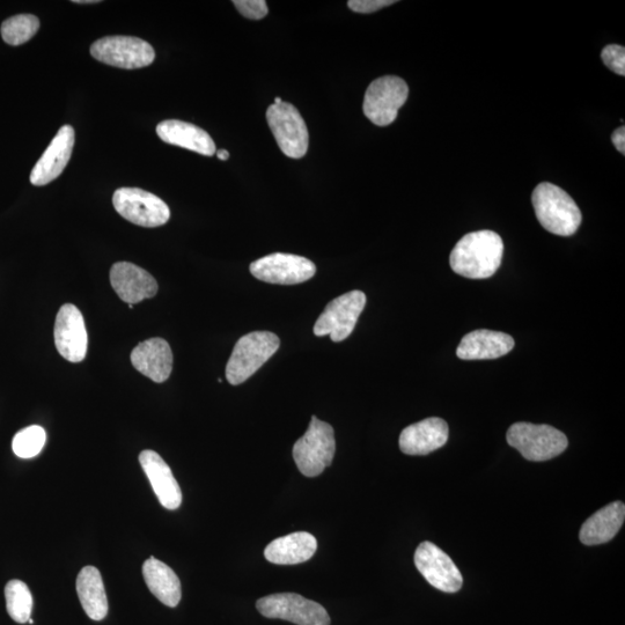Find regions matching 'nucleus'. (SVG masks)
<instances>
[{
  "label": "nucleus",
  "instance_id": "1",
  "mask_svg": "<svg viewBox=\"0 0 625 625\" xmlns=\"http://www.w3.org/2000/svg\"><path fill=\"white\" fill-rule=\"evenodd\" d=\"M504 242L494 231L465 235L452 250L451 268L462 277L485 279L494 276L502 264Z\"/></svg>",
  "mask_w": 625,
  "mask_h": 625
},
{
  "label": "nucleus",
  "instance_id": "2",
  "mask_svg": "<svg viewBox=\"0 0 625 625\" xmlns=\"http://www.w3.org/2000/svg\"><path fill=\"white\" fill-rule=\"evenodd\" d=\"M536 218L544 230L571 237L582 224V212L572 197L553 183L543 182L535 188L532 196Z\"/></svg>",
  "mask_w": 625,
  "mask_h": 625
},
{
  "label": "nucleus",
  "instance_id": "3",
  "mask_svg": "<svg viewBox=\"0 0 625 625\" xmlns=\"http://www.w3.org/2000/svg\"><path fill=\"white\" fill-rule=\"evenodd\" d=\"M281 341L270 332H254L242 336L235 344L226 366V379L233 386L244 384L276 354Z\"/></svg>",
  "mask_w": 625,
  "mask_h": 625
},
{
  "label": "nucleus",
  "instance_id": "4",
  "mask_svg": "<svg viewBox=\"0 0 625 625\" xmlns=\"http://www.w3.org/2000/svg\"><path fill=\"white\" fill-rule=\"evenodd\" d=\"M335 451L336 441L332 425L313 416L310 428L293 446V459L301 474L316 477L332 465Z\"/></svg>",
  "mask_w": 625,
  "mask_h": 625
},
{
  "label": "nucleus",
  "instance_id": "5",
  "mask_svg": "<svg viewBox=\"0 0 625 625\" xmlns=\"http://www.w3.org/2000/svg\"><path fill=\"white\" fill-rule=\"evenodd\" d=\"M506 439L522 457L535 462L554 459L569 445L564 433L553 426L525 422L513 424L507 431Z\"/></svg>",
  "mask_w": 625,
  "mask_h": 625
},
{
  "label": "nucleus",
  "instance_id": "6",
  "mask_svg": "<svg viewBox=\"0 0 625 625\" xmlns=\"http://www.w3.org/2000/svg\"><path fill=\"white\" fill-rule=\"evenodd\" d=\"M91 55L115 68L135 70L151 65L156 51L150 43L134 36H107L92 44Z\"/></svg>",
  "mask_w": 625,
  "mask_h": 625
},
{
  "label": "nucleus",
  "instance_id": "7",
  "mask_svg": "<svg viewBox=\"0 0 625 625\" xmlns=\"http://www.w3.org/2000/svg\"><path fill=\"white\" fill-rule=\"evenodd\" d=\"M256 608L267 619L284 620L298 625H330L327 610L318 602L299 594L268 595L257 600Z\"/></svg>",
  "mask_w": 625,
  "mask_h": 625
},
{
  "label": "nucleus",
  "instance_id": "8",
  "mask_svg": "<svg viewBox=\"0 0 625 625\" xmlns=\"http://www.w3.org/2000/svg\"><path fill=\"white\" fill-rule=\"evenodd\" d=\"M408 95V85L399 77L375 79L365 93L364 114L378 127H387L396 120L399 110L408 100Z\"/></svg>",
  "mask_w": 625,
  "mask_h": 625
},
{
  "label": "nucleus",
  "instance_id": "9",
  "mask_svg": "<svg viewBox=\"0 0 625 625\" xmlns=\"http://www.w3.org/2000/svg\"><path fill=\"white\" fill-rule=\"evenodd\" d=\"M267 121L279 149L286 157L300 159L306 156L310 136L296 107L284 101L271 105L267 110Z\"/></svg>",
  "mask_w": 625,
  "mask_h": 625
},
{
  "label": "nucleus",
  "instance_id": "10",
  "mask_svg": "<svg viewBox=\"0 0 625 625\" xmlns=\"http://www.w3.org/2000/svg\"><path fill=\"white\" fill-rule=\"evenodd\" d=\"M365 305L366 296L362 291H351L330 301L315 323L314 334L320 337L329 335L336 343L347 340Z\"/></svg>",
  "mask_w": 625,
  "mask_h": 625
},
{
  "label": "nucleus",
  "instance_id": "11",
  "mask_svg": "<svg viewBox=\"0 0 625 625\" xmlns=\"http://www.w3.org/2000/svg\"><path fill=\"white\" fill-rule=\"evenodd\" d=\"M113 204L124 219L138 226H163L171 218L168 205L158 196L143 189H117L113 196Z\"/></svg>",
  "mask_w": 625,
  "mask_h": 625
},
{
  "label": "nucleus",
  "instance_id": "12",
  "mask_svg": "<svg viewBox=\"0 0 625 625\" xmlns=\"http://www.w3.org/2000/svg\"><path fill=\"white\" fill-rule=\"evenodd\" d=\"M252 275L262 282L278 285H296L310 281L316 272L315 264L306 257L275 253L250 264Z\"/></svg>",
  "mask_w": 625,
  "mask_h": 625
},
{
  "label": "nucleus",
  "instance_id": "13",
  "mask_svg": "<svg viewBox=\"0 0 625 625\" xmlns=\"http://www.w3.org/2000/svg\"><path fill=\"white\" fill-rule=\"evenodd\" d=\"M415 565L428 583L445 593L460 591L463 578L452 558L436 544L423 542L415 553Z\"/></svg>",
  "mask_w": 625,
  "mask_h": 625
},
{
  "label": "nucleus",
  "instance_id": "14",
  "mask_svg": "<svg viewBox=\"0 0 625 625\" xmlns=\"http://www.w3.org/2000/svg\"><path fill=\"white\" fill-rule=\"evenodd\" d=\"M55 344L60 355L71 363H80L87 354V330L82 312L75 305L65 304L57 314Z\"/></svg>",
  "mask_w": 625,
  "mask_h": 625
},
{
  "label": "nucleus",
  "instance_id": "15",
  "mask_svg": "<svg viewBox=\"0 0 625 625\" xmlns=\"http://www.w3.org/2000/svg\"><path fill=\"white\" fill-rule=\"evenodd\" d=\"M73 146L75 129L71 125H64L34 166L31 173L32 185L41 187L55 181L68 166Z\"/></svg>",
  "mask_w": 625,
  "mask_h": 625
},
{
  "label": "nucleus",
  "instance_id": "16",
  "mask_svg": "<svg viewBox=\"0 0 625 625\" xmlns=\"http://www.w3.org/2000/svg\"><path fill=\"white\" fill-rule=\"evenodd\" d=\"M110 284L124 303H142L156 296L158 283L146 270L129 262L115 263L110 269Z\"/></svg>",
  "mask_w": 625,
  "mask_h": 625
},
{
  "label": "nucleus",
  "instance_id": "17",
  "mask_svg": "<svg viewBox=\"0 0 625 625\" xmlns=\"http://www.w3.org/2000/svg\"><path fill=\"white\" fill-rule=\"evenodd\" d=\"M447 423L438 417L426 418L404 429L400 436V448L407 455H428L446 445Z\"/></svg>",
  "mask_w": 625,
  "mask_h": 625
},
{
  "label": "nucleus",
  "instance_id": "18",
  "mask_svg": "<svg viewBox=\"0 0 625 625\" xmlns=\"http://www.w3.org/2000/svg\"><path fill=\"white\" fill-rule=\"evenodd\" d=\"M139 463L160 504L167 510L179 509L182 504L181 488L165 460L157 452L146 450L139 454Z\"/></svg>",
  "mask_w": 625,
  "mask_h": 625
},
{
  "label": "nucleus",
  "instance_id": "19",
  "mask_svg": "<svg viewBox=\"0 0 625 625\" xmlns=\"http://www.w3.org/2000/svg\"><path fill=\"white\" fill-rule=\"evenodd\" d=\"M131 363L145 377L161 384L171 377L173 352L163 338H150L132 350Z\"/></svg>",
  "mask_w": 625,
  "mask_h": 625
},
{
  "label": "nucleus",
  "instance_id": "20",
  "mask_svg": "<svg viewBox=\"0 0 625 625\" xmlns=\"http://www.w3.org/2000/svg\"><path fill=\"white\" fill-rule=\"evenodd\" d=\"M514 348L513 337L494 330L480 329L462 338L457 350L462 360H487L503 357Z\"/></svg>",
  "mask_w": 625,
  "mask_h": 625
},
{
  "label": "nucleus",
  "instance_id": "21",
  "mask_svg": "<svg viewBox=\"0 0 625 625\" xmlns=\"http://www.w3.org/2000/svg\"><path fill=\"white\" fill-rule=\"evenodd\" d=\"M157 134L167 144L183 147L202 156L211 157L217 152L216 144L208 132L191 123L164 121L158 124Z\"/></svg>",
  "mask_w": 625,
  "mask_h": 625
},
{
  "label": "nucleus",
  "instance_id": "22",
  "mask_svg": "<svg viewBox=\"0 0 625 625\" xmlns=\"http://www.w3.org/2000/svg\"><path fill=\"white\" fill-rule=\"evenodd\" d=\"M318 549V541L307 532H296L272 541L264 557L272 564L296 565L310 561Z\"/></svg>",
  "mask_w": 625,
  "mask_h": 625
},
{
  "label": "nucleus",
  "instance_id": "23",
  "mask_svg": "<svg viewBox=\"0 0 625 625\" xmlns=\"http://www.w3.org/2000/svg\"><path fill=\"white\" fill-rule=\"evenodd\" d=\"M625 519V505L614 502L602 507L588 518L580 529L579 539L585 546H598L613 540L619 533Z\"/></svg>",
  "mask_w": 625,
  "mask_h": 625
},
{
  "label": "nucleus",
  "instance_id": "24",
  "mask_svg": "<svg viewBox=\"0 0 625 625\" xmlns=\"http://www.w3.org/2000/svg\"><path fill=\"white\" fill-rule=\"evenodd\" d=\"M143 576L150 592L167 607L179 605L182 597L181 582L169 566L154 557L143 564Z\"/></svg>",
  "mask_w": 625,
  "mask_h": 625
},
{
  "label": "nucleus",
  "instance_id": "25",
  "mask_svg": "<svg viewBox=\"0 0 625 625\" xmlns=\"http://www.w3.org/2000/svg\"><path fill=\"white\" fill-rule=\"evenodd\" d=\"M77 594L83 609L93 621H102L108 615V599L104 580L94 566H85L77 577Z\"/></svg>",
  "mask_w": 625,
  "mask_h": 625
},
{
  "label": "nucleus",
  "instance_id": "26",
  "mask_svg": "<svg viewBox=\"0 0 625 625\" xmlns=\"http://www.w3.org/2000/svg\"><path fill=\"white\" fill-rule=\"evenodd\" d=\"M7 613L14 622L24 624L31 620L33 597L28 586L21 580H11L5 587Z\"/></svg>",
  "mask_w": 625,
  "mask_h": 625
},
{
  "label": "nucleus",
  "instance_id": "27",
  "mask_svg": "<svg viewBox=\"0 0 625 625\" xmlns=\"http://www.w3.org/2000/svg\"><path fill=\"white\" fill-rule=\"evenodd\" d=\"M40 29V20L33 14H19L3 22L2 38L10 46H21L33 39Z\"/></svg>",
  "mask_w": 625,
  "mask_h": 625
},
{
  "label": "nucleus",
  "instance_id": "28",
  "mask_svg": "<svg viewBox=\"0 0 625 625\" xmlns=\"http://www.w3.org/2000/svg\"><path fill=\"white\" fill-rule=\"evenodd\" d=\"M46 439V431L41 426H29V428L19 431L13 438V452L21 459L34 458L43 450Z\"/></svg>",
  "mask_w": 625,
  "mask_h": 625
},
{
  "label": "nucleus",
  "instance_id": "29",
  "mask_svg": "<svg viewBox=\"0 0 625 625\" xmlns=\"http://www.w3.org/2000/svg\"><path fill=\"white\" fill-rule=\"evenodd\" d=\"M607 68L622 77L625 76V48L619 44H609L601 53Z\"/></svg>",
  "mask_w": 625,
  "mask_h": 625
},
{
  "label": "nucleus",
  "instance_id": "30",
  "mask_svg": "<svg viewBox=\"0 0 625 625\" xmlns=\"http://www.w3.org/2000/svg\"><path fill=\"white\" fill-rule=\"evenodd\" d=\"M233 4L242 16L252 20L263 19L269 12L264 0H234Z\"/></svg>",
  "mask_w": 625,
  "mask_h": 625
},
{
  "label": "nucleus",
  "instance_id": "31",
  "mask_svg": "<svg viewBox=\"0 0 625 625\" xmlns=\"http://www.w3.org/2000/svg\"><path fill=\"white\" fill-rule=\"evenodd\" d=\"M394 0H350L349 9L357 13H373L395 4Z\"/></svg>",
  "mask_w": 625,
  "mask_h": 625
},
{
  "label": "nucleus",
  "instance_id": "32",
  "mask_svg": "<svg viewBox=\"0 0 625 625\" xmlns=\"http://www.w3.org/2000/svg\"><path fill=\"white\" fill-rule=\"evenodd\" d=\"M612 142L615 145L617 151L622 153L624 156L625 154V128L624 127H621L614 131V134L612 135Z\"/></svg>",
  "mask_w": 625,
  "mask_h": 625
},
{
  "label": "nucleus",
  "instance_id": "33",
  "mask_svg": "<svg viewBox=\"0 0 625 625\" xmlns=\"http://www.w3.org/2000/svg\"><path fill=\"white\" fill-rule=\"evenodd\" d=\"M217 157H218L220 160L226 161V160H229V158H230V153H229V152H227L226 150H220V151H218V152H217Z\"/></svg>",
  "mask_w": 625,
  "mask_h": 625
},
{
  "label": "nucleus",
  "instance_id": "34",
  "mask_svg": "<svg viewBox=\"0 0 625 625\" xmlns=\"http://www.w3.org/2000/svg\"><path fill=\"white\" fill-rule=\"evenodd\" d=\"M73 3H77V4H92V3H99L97 2V0H76V2Z\"/></svg>",
  "mask_w": 625,
  "mask_h": 625
},
{
  "label": "nucleus",
  "instance_id": "35",
  "mask_svg": "<svg viewBox=\"0 0 625 625\" xmlns=\"http://www.w3.org/2000/svg\"><path fill=\"white\" fill-rule=\"evenodd\" d=\"M282 99L281 98H275V105H279L282 104Z\"/></svg>",
  "mask_w": 625,
  "mask_h": 625
},
{
  "label": "nucleus",
  "instance_id": "36",
  "mask_svg": "<svg viewBox=\"0 0 625 625\" xmlns=\"http://www.w3.org/2000/svg\"><path fill=\"white\" fill-rule=\"evenodd\" d=\"M28 623H29V624H33V623H34V621L31 619V620H29V621H28Z\"/></svg>",
  "mask_w": 625,
  "mask_h": 625
}]
</instances>
